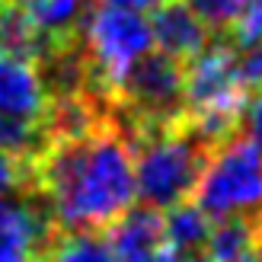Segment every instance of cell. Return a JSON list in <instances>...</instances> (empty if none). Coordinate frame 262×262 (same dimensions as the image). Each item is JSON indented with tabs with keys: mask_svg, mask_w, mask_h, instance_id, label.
Returning a JSON list of instances; mask_svg holds the SVG:
<instances>
[{
	"mask_svg": "<svg viewBox=\"0 0 262 262\" xmlns=\"http://www.w3.org/2000/svg\"><path fill=\"white\" fill-rule=\"evenodd\" d=\"M240 135H246L256 147L262 150V90H256L253 96H246L243 115H240Z\"/></svg>",
	"mask_w": 262,
	"mask_h": 262,
	"instance_id": "cell-18",
	"label": "cell"
},
{
	"mask_svg": "<svg viewBox=\"0 0 262 262\" xmlns=\"http://www.w3.org/2000/svg\"><path fill=\"white\" fill-rule=\"evenodd\" d=\"M32 186H35L32 163L0 150V199L13 195V192H23V189H32Z\"/></svg>",
	"mask_w": 262,
	"mask_h": 262,
	"instance_id": "cell-15",
	"label": "cell"
},
{
	"mask_svg": "<svg viewBox=\"0 0 262 262\" xmlns=\"http://www.w3.org/2000/svg\"><path fill=\"white\" fill-rule=\"evenodd\" d=\"M45 262H119L106 230H58Z\"/></svg>",
	"mask_w": 262,
	"mask_h": 262,
	"instance_id": "cell-12",
	"label": "cell"
},
{
	"mask_svg": "<svg viewBox=\"0 0 262 262\" xmlns=\"http://www.w3.org/2000/svg\"><path fill=\"white\" fill-rule=\"evenodd\" d=\"M96 4H109V7H125V10H138V13H150L160 0H96Z\"/></svg>",
	"mask_w": 262,
	"mask_h": 262,
	"instance_id": "cell-19",
	"label": "cell"
},
{
	"mask_svg": "<svg viewBox=\"0 0 262 262\" xmlns=\"http://www.w3.org/2000/svg\"><path fill=\"white\" fill-rule=\"evenodd\" d=\"M0 51L16 55V58H29V61H38L48 55V42L32 26V19L26 16L19 0H4L0 4Z\"/></svg>",
	"mask_w": 262,
	"mask_h": 262,
	"instance_id": "cell-11",
	"label": "cell"
},
{
	"mask_svg": "<svg viewBox=\"0 0 262 262\" xmlns=\"http://www.w3.org/2000/svg\"><path fill=\"white\" fill-rule=\"evenodd\" d=\"M48 144H51V135L45 128V119H19V115L0 112V150L35 163L48 150Z\"/></svg>",
	"mask_w": 262,
	"mask_h": 262,
	"instance_id": "cell-13",
	"label": "cell"
},
{
	"mask_svg": "<svg viewBox=\"0 0 262 262\" xmlns=\"http://www.w3.org/2000/svg\"><path fill=\"white\" fill-rule=\"evenodd\" d=\"M19 7L26 10V16L32 19V26L51 48L71 45L77 38V29L90 10V0H19Z\"/></svg>",
	"mask_w": 262,
	"mask_h": 262,
	"instance_id": "cell-10",
	"label": "cell"
},
{
	"mask_svg": "<svg viewBox=\"0 0 262 262\" xmlns=\"http://www.w3.org/2000/svg\"><path fill=\"white\" fill-rule=\"evenodd\" d=\"M186 4L199 13V16L211 26L217 32H227V26L233 19V13H237V4L240 0H186Z\"/></svg>",
	"mask_w": 262,
	"mask_h": 262,
	"instance_id": "cell-17",
	"label": "cell"
},
{
	"mask_svg": "<svg viewBox=\"0 0 262 262\" xmlns=\"http://www.w3.org/2000/svg\"><path fill=\"white\" fill-rule=\"evenodd\" d=\"M205 262H262V221L246 214L211 221Z\"/></svg>",
	"mask_w": 262,
	"mask_h": 262,
	"instance_id": "cell-9",
	"label": "cell"
},
{
	"mask_svg": "<svg viewBox=\"0 0 262 262\" xmlns=\"http://www.w3.org/2000/svg\"><path fill=\"white\" fill-rule=\"evenodd\" d=\"M227 35H230V45H253L262 38V0H240L237 13L227 26Z\"/></svg>",
	"mask_w": 262,
	"mask_h": 262,
	"instance_id": "cell-14",
	"label": "cell"
},
{
	"mask_svg": "<svg viewBox=\"0 0 262 262\" xmlns=\"http://www.w3.org/2000/svg\"><path fill=\"white\" fill-rule=\"evenodd\" d=\"M55 233L58 224L35 186L0 199V262H45Z\"/></svg>",
	"mask_w": 262,
	"mask_h": 262,
	"instance_id": "cell-5",
	"label": "cell"
},
{
	"mask_svg": "<svg viewBox=\"0 0 262 262\" xmlns=\"http://www.w3.org/2000/svg\"><path fill=\"white\" fill-rule=\"evenodd\" d=\"M192 195L211 221L230 214L262 221V150L246 135L217 144Z\"/></svg>",
	"mask_w": 262,
	"mask_h": 262,
	"instance_id": "cell-4",
	"label": "cell"
},
{
	"mask_svg": "<svg viewBox=\"0 0 262 262\" xmlns=\"http://www.w3.org/2000/svg\"><path fill=\"white\" fill-rule=\"evenodd\" d=\"M237 68H240V83L246 93L262 90V38L237 48Z\"/></svg>",
	"mask_w": 262,
	"mask_h": 262,
	"instance_id": "cell-16",
	"label": "cell"
},
{
	"mask_svg": "<svg viewBox=\"0 0 262 262\" xmlns=\"http://www.w3.org/2000/svg\"><path fill=\"white\" fill-rule=\"evenodd\" d=\"M0 112L19 119H45L48 93L35 61L0 51Z\"/></svg>",
	"mask_w": 262,
	"mask_h": 262,
	"instance_id": "cell-8",
	"label": "cell"
},
{
	"mask_svg": "<svg viewBox=\"0 0 262 262\" xmlns=\"http://www.w3.org/2000/svg\"><path fill=\"white\" fill-rule=\"evenodd\" d=\"M0 4H4V0H0Z\"/></svg>",
	"mask_w": 262,
	"mask_h": 262,
	"instance_id": "cell-20",
	"label": "cell"
},
{
	"mask_svg": "<svg viewBox=\"0 0 262 262\" xmlns=\"http://www.w3.org/2000/svg\"><path fill=\"white\" fill-rule=\"evenodd\" d=\"M32 173L58 230H109L138 199L135 154L112 122L55 138Z\"/></svg>",
	"mask_w": 262,
	"mask_h": 262,
	"instance_id": "cell-1",
	"label": "cell"
},
{
	"mask_svg": "<svg viewBox=\"0 0 262 262\" xmlns=\"http://www.w3.org/2000/svg\"><path fill=\"white\" fill-rule=\"evenodd\" d=\"M147 19H150V32H154V48L169 55V58H176L179 64H186L202 48L211 45L214 29L186 0H160L150 10Z\"/></svg>",
	"mask_w": 262,
	"mask_h": 262,
	"instance_id": "cell-6",
	"label": "cell"
},
{
	"mask_svg": "<svg viewBox=\"0 0 262 262\" xmlns=\"http://www.w3.org/2000/svg\"><path fill=\"white\" fill-rule=\"evenodd\" d=\"M109 243L119 262H176L163 233V214L147 205H131L109 227Z\"/></svg>",
	"mask_w": 262,
	"mask_h": 262,
	"instance_id": "cell-7",
	"label": "cell"
},
{
	"mask_svg": "<svg viewBox=\"0 0 262 262\" xmlns=\"http://www.w3.org/2000/svg\"><path fill=\"white\" fill-rule=\"evenodd\" d=\"M77 45L90 71V93L115 102V86L147 51H154V32L147 13L93 4L77 29Z\"/></svg>",
	"mask_w": 262,
	"mask_h": 262,
	"instance_id": "cell-3",
	"label": "cell"
},
{
	"mask_svg": "<svg viewBox=\"0 0 262 262\" xmlns=\"http://www.w3.org/2000/svg\"><path fill=\"white\" fill-rule=\"evenodd\" d=\"M211 150L214 147L186 122V115L176 125L144 131L131 144L138 202L157 211L189 202Z\"/></svg>",
	"mask_w": 262,
	"mask_h": 262,
	"instance_id": "cell-2",
	"label": "cell"
}]
</instances>
